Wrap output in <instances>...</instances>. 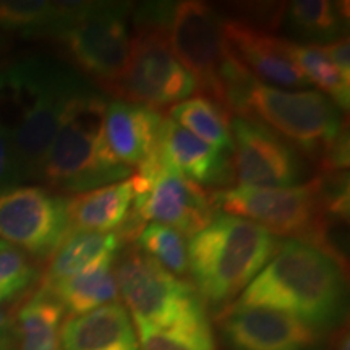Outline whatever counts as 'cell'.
Returning <instances> with one entry per match:
<instances>
[{
	"instance_id": "obj_9",
	"label": "cell",
	"mask_w": 350,
	"mask_h": 350,
	"mask_svg": "<svg viewBox=\"0 0 350 350\" xmlns=\"http://www.w3.org/2000/svg\"><path fill=\"white\" fill-rule=\"evenodd\" d=\"M129 2H86L54 36L83 75L113 94L130 52Z\"/></svg>"
},
{
	"instance_id": "obj_25",
	"label": "cell",
	"mask_w": 350,
	"mask_h": 350,
	"mask_svg": "<svg viewBox=\"0 0 350 350\" xmlns=\"http://www.w3.org/2000/svg\"><path fill=\"white\" fill-rule=\"evenodd\" d=\"M167 117L214 150L232 154L229 113L206 96H195L169 109Z\"/></svg>"
},
{
	"instance_id": "obj_15",
	"label": "cell",
	"mask_w": 350,
	"mask_h": 350,
	"mask_svg": "<svg viewBox=\"0 0 350 350\" xmlns=\"http://www.w3.org/2000/svg\"><path fill=\"white\" fill-rule=\"evenodd\" d=\"M222 29L227 46L258 81L294 91L312 86L288 57L286 39L242 20L224 18Z\"/></svg>"
},
{
	"instance_id": "obj_17",
	"label": "cell",
	"mask_w": 350,
	"mask_h": 350,
	"mask_svg": "<svg viewBox=\"0 0 350 350\" xmlns=\"http://www.w3.org/2000/svg\"><path fill=\"white\" fill-rule=\"evenodd\" d=\"M163 116L150 107L125 100H109L103 133L111 154L130 169L146 163L156 150Z\"/></svg>"
},
{
	"instance_id": "obj_7",
	"label": "cell",
	"mask_w": 350,
	"mask_h": 350,
	"mask_svg": "<svg viewBox=\"0 0 350 350\" xmlns=\"http://www.w3.org/2000/svg\"><path fill=\"white\" fill-rule=\"evenodd\" d=\"M243 117L268 126L317 161L347 129L340 109L319 91L281 90L258 80L245 100Z\"/></svg>"
},
{
	"instance_id": "obj_19",
	"label": "cell",
	"mask_w": 350,
	"mask_h": 350,
	"mask_svg": "<svg viewBox=\"0 0 350 350\" xmlns=\"http://www.w3.org/2000/svg\"><path fill=\"white\" fill-rule=\"evenodd\" d=\"M133 198L131 178L67 198L68 229L70 232H116L131 213Z\"/></svg>"
},
{
	"instance_id": "obj_10",
	"label": "cell",
	"mask_w": 350,
	"mask_h": 350,
	"mask_svg": "<svg viewBox=\"0 0 350 350\" xmlns=\"http://www.w3.org/2000/svg\"><path fill=\"white\" fill-rule=\"evenodd\" d=\"M222 18L206 2H172L169 41L175 57L188 70L201 96L222 107V77L234 59L222 29ZM224 109V107H222Z\"/></svg>"
},
{
	"instance_id": "obj_29",
	"label": "cell",
	"mask_w": 350,
	"mask_h": 350,
	"mask_svg": "<svg viewBox=\"0 0 350 350\" xmlns=\"http://www.w3.org/2000/svg\"><path fill=\"white\" fill-rule=\"evenodd\" d=\"M38 269L29 256L0 240V304L15 300L36 282Z\"/></svg>"
},
{
	"instance_id": "obj_23",
	"label": "cell",
	"mask_w": 350,
	"mask_h": 350,
	"mask_svg": "<svg viewBox=\"0 0 350 350\" xmlns=\"http://www.w3.org/2000/svg\"><path fill=\"white\" fill-rule=\"evenodd\" d=\"M281 18L287 29L301 41H310L314 46L338 41L347 34L349 16L344 13L342 2L327 0H297L286 3Z\"/></svg>"
},
{
	"instance_id": "obj_28",
	"label": "cell",
	"mask_w": 350,
	"mask_h": 350,
	"mask_svg": "<svg viewBox=\"0 0 350 350\" xmlns=\"http://www.w3.org/2000/svg\"><path fill=\"white\" fill-rule=\"evenodd\" d=\"M131 321L137 331L139 350H216L211 326L200 329H163L137 319Z\"/></svg>"
},
{
	"instance_id": "obj_8",
	"label": "cell",
	"mask_w": 350,
	"mask_h": 350,
	"mask_svg": "<svg viewBox=\"0 0 350 350\" xmlns=\"http://www.w3.org/2000/svg\"><path fill=\"white\" fill-rule=\"evenodd\" d=\"M216 208L247 219L275 237H291L319 247L327 221L321 180L279 188L234 187L213 193Z\"/></svg>"
},
{
	"instance_id": "obj_5",
	"label": "cell",
	"mask_w": 350,
	"mask_h": 350,
	"mask_svg": "<svg viewBox=\"0 0 350 350\" xmlns=\"http://www.w3.org/2000/svg\"><path fill=\"white\" fill-rule=\"evenodd\" d=\"M170 7L172 2H146L135 8L129 60L112 94L119 100L159 112L196 91L193 77L170 47Z\"/></svg>"
},
{
	"instance_id": "obj_6",
	"label": "cell",
	"mask_w": 350,
	"mask_h": 350,
	"mask_svg": "<svg viewBox=\"0 0 350 350\" xmlns=\"http://www.w3.org/2000/svg\"><path fill=\"white\" fill-rule=\"evenodd\" d=\"M116 279L131 319L163 329L211 326L206 304L193 284L178 279L142 250L125 253L117 262Z\"/></svg>"
},
{
	"instance_id": "obj_27",
	"label": "cell",
	"mask_w": 350,
	"mask_h": 350,
	"mask_svg": "<svg viewBox=\"0 0 350 350\" xmlns=\"http://www.w3.org/2000/svg\"><path fill=\"white\" fill-rule=\"evenodd\" d=\"M138 248L148 256L154 258L161 266L172 274L188 273V245L187 237L177 229L163 224L144 226L137 239Z\"/></svg>"
},
{
	"instance_id": "obj_21",
	"label": "cell",
	"mask_w": 350,
	"mask_h": 350,
	"mask_svg": "<svg viewBox=\"0 0 350 350\" xmlns=\"http://www.w3.org/2000/svg\"><path fill=\"white\" fill-rule=\"evenodd\" d=\"M124 247L116 232H70L49 258L41 288L75 275L107 255H117Z\"/></svg>"
},
{
	"instance_id": "obj_11",
	"label": "cell",
	"mask_w": 350,
	"mask_h": 350,
	"mask_svg": "<svg viewBox=\"0 0 350 350\" xmlns=\"http://www.w3.org/2000/svg\"><path fill=\"white\" fill-rule=\"evenodd\" d=\"M133 211L143 222H154L195 237L216 217V204L198 183L170 170L152 156L131 177Z\"/></svg>"
},
{
	"instance_id": "obj_3",
	"label": "cell",
	"mask_w": 350,
	"mask_h": 350,
	"mask_svg": "<svg viewBox=\"0 0 350 350\" xmlns=\"http://www.w3.org/2000/svg\"><path fill=\"white\" fill-rule=\"evenodd\" d=\"M107 103V96L90 81L70 100L41 172V180L54 190L80 195L133 174L111 154L104 142Z\"/></svg>"
},
{
	"instance_id": "obj_16",
	"label": "cell",
	"mask_w": 350,
	"mask_h": 350,
	"mask_svg": "<svg viewBox=\"0 0 350 350\" xmlns=\"http://www.w3.org/2000/svg\"><path fill=\"white\" fill-rule=\"evenodd\" d=\"M154 156L165 167L200 187L226 185L234 177L232 154L214 150L169 117H163Z\"/></svg>"
},
{
	"instance_id": "obj_26",
	"label": "cell",
	"mask_w": 350,
	"mask_h": 350,
	"mask_svg": "<svg viewBox=\"0 0 350 350\" xmlns=\"http://www.w3.org/2000/svg\"><path fill=\"white\" fill-rule=\"evenodd\" d=\"M286 51L310 85L318 86L321 90L319 93L331 99L340 111H349L350 81L340 75L321 46L299 44L286 39Z\"/></svg>"
},
{
	"instance_id": "obj_20",
	"label": "cell",
	"mask_w": 350,
	"mask_h": 350,
	"mask_svg": "<svg viewBox=\"0 0 350 350\" xmlns=\"http://www.w3.org/2000/svg\"><path fill=\"white\" fill-rule=\"evenodd\" d=\"M116 258L117 255H107L90 268L55 286L42 291L49 292L54 299L62 305L64 312L68 317H78L93 312L119 299V286L116 279Z\"/></svg>"
},
{
	"instance_id": "obj_31",
	"label": "cell",
	"mask_w": 350,
	"mask_h": 350,
	"mask_svg": "<svg viewBox=\"0 0 350 350\" xmlns=\"http://www.w3.org/2000/svg\"><path fill=\"white\" fill-rule=\"evenodd\" d=\"M327 57L331 59V62L334 64V67L339 70V73L345 80L350 81V44L349 36L340 38L338 41L321 46Z\"/></svg>"
},
{
	"instance_id": "obj_2",
	"label": "cell",
	"mask_w": 350,
	"mask_h": 350,
	"mask_svg": "<svg viewBox=\"0 0 350 350\" xmlns=\"http://www.w3.org/2000/svg\"><path fill=\"white\" fill-rule=\"evenodd\" d=\"M230 306L278 310L325 332L347 313L344 266L313 245L287 240Z\"/></svg>"
},
{
	"instance_id": "obj_13",
	"label": "cell",
	"mask_w": 350,
	"mask_h": 350,
	"mask_svg": "<svg viewBox=\"0 0 350 350\" xmlns=\"http://www.w3.org/2000/svg\"><path fill=\"white\" fill-rule=\"evenodd\" d=\"M230 133L232 174L237 187L279 188L301 182L304 163L299 152L268 126L235 116L230 120Z\"/></svg>"
},
{
	"instance_id": "obj_32",
	"label": "cell",
	"mask_w": 350,
	"mask_h": 350,
	"mask_svg": "<svg viewBox=\"0 0 350 350\" xmlns=\"http://www.w3.org/2000/svg\"><path fill=\"white\" fill-rule=\"evenodd\" d=\"M332 350H350V340H349V332L342 331L338 336V339L332 344Z\"/></svg>"
},
{
	"instance_id": "obj_24",
	"label": "cell",
	"mask_w": 350,
	"mask_h": 350,
	"mask_svg": "<svg viewBox=\"0 0 350 350\" xmlns=\"http://www.w3.org/2000/svg\"><path fill=\"white\" fill-rule=\"evenodd\" d=\"M86 2L0 0V28L23 33H59Z\"/></svg>"
},
{
	"instance_id": "obj_22",
	"label": "cell",
	"mask_w": 350,
	"mask_h": 350,
	"mask_svg": "<svg viewBox=\"0 0 350 350\" xmlns=\"http://www.w3.org/2000/svg\"><path fill=\"white\" fill-rule=\"evenodd\" d=\"M62 305L49 292L39 288L31 299L20 306L12 321L16 350H62L60 326Z\"/></svg>"
},
{
	"instance_id": "obj_4",
	"label": "cell",
	"mask_w": 350,
	"mask_h": 350,
	"mask_svg": "<svg viewBox=\"0 0 350 350\" xmlns=\"http://www.w3.org/2000/svg\"><path fill=\"white\" fill-rule=\"evenodd\" d=\"M279 247V239L255 222L217 216L191 237L188 273L204 304L221 306L247 288Z\"/></svg>"
},
{
	"instance_id": "obj_12",
	"label": "cell",
	"mask_w": 350,
	"mask_h": 350,
	"mask_svg": "<svg viewBox=\"0 0 350 350\" xmlns=\"http://www.w3.org/2000/svg\"><path fill=\"white\" fill-rule=\"evenodd\" d=\"M67 198L41 187L0 191V240L26 255L51 258L68 235Z\"/></svg>"
},
{
	"instance_id": "obj_18",
	"label": "cell",
	"mask_w": 350,
	"mask_h": 350,
	"mask_svg": "<svg viewBox=\"0 0 350 350\" xmlns=\"http://www.w3.org/2000/svg\"><path fill=\"white\" fill-rule=\"evenodd\" d=\"M62 350H139L130 313L119 301L68 317L60 326Z\"/></svg>"
},
{
	"instance_id": "obj_14",
	"label": "cell",
	"mask_w": 350,
	"mask_h": 350,
	"mask_svg": "<svg viewBox=\"0 0 350 350\" xmlns=\"http://www.w3.org/2000/svg\"><path fill=\"white\" fill-rule=\"evenodd\" d=\"M221 332L230 350H318L325 332L295 317L262 306H229Z\"/></svg>"
},
{
	"instance_id": "obj_30",
	"label": "cell",
	"mask_w": 350,
	"mask_h": 350,
	"mask_svg": "<svg viewBox=\"0 0 350 350\" xmlns=\"http://www.w3.org/2000/svg\"><path fill=\"white\" fill-rule=\"evenodd\" d=\"M15 183H18V180H16L12 133L7 126L0 124V191L15 187Z\"/></svg>"
},
{
	"instance_id": "obj_1",
	"label": "cell",
	"mask_w": 350,
	"mask_h": 350,
	"mask_svg": "<svg viewBox=\"0 0 350 350\" xmlns=\"http://www.w3.org/2000/svg\"><path fill=\"white\" fill-rule=\"evenodd\" d=\"M85 80L65 65L28 59L0 73V124L12 133L16 180L41 178L67 107Z\"/></svg>"
}]
</instances>
